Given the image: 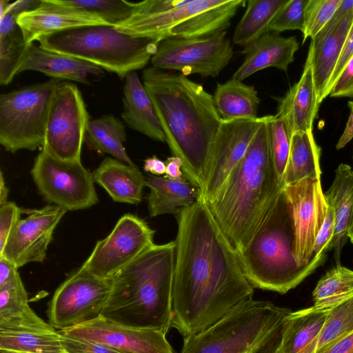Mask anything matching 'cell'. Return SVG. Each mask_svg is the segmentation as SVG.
Segmentation results:
<instances>
[{
	"mask_svg": "<svg viewBox=\"0 0 353 353\" xmlns=\"http://www.w3.org/2000/svg\"><path fill=\"white\" fill-rule=\"evenodd\" d=\"M327 311L312 306L292 312L283 323L273 353H305L316 340Z\"/></svg>",
	"mask_w": 353,
	"mask_h": 353,
	"instance_id": "cell-29",
	"label": "cell"
},
{
	"mask_svg": "<svg viewBox=\"0 0 353 353\" xmlns=\"http://www.w3.org/2000/svg\"><path fill=\"white\" fill-rule=\"evenodd\" d=\"M308 0H288L272 21L269 31L281 33L304 27L305 10Z\"/></svg>",
	"mask_w": 353,
	"mask_h": 353,
	"instance_id": "cell-41",
	"label": "cell"
},
{
	"mask_svg": "<svg viewBox=\"0 0 353 353\" xmlns=\"http://www.w3.org/2000/svg\"><path fill=\"white\" fill-rule=\"evenodd\" d=\"M60 80L32 84L0 96V143L7 152L43 147L51 101Z\"/></svg>",
	"mask_w": 353,
	"mask_h": 353,
	"instance_id": "cell-8",
	"label": "cell"
},
{
	"mask_svg": "<svg viewBox=\"0 0 353 353\" xmlns=\"http://www.w3.org/2000/svg\"><path fill=\"white\" fill-rule=\"evenodd\" d=\"M293 241L282 192L249 243L236 250L243 272L254 288L285 294L323 264L326 254L314 255L308 265L299 267L293 256Z\"/></svg>",
	"mask_w": 353,
	"mask_h": 353,
	"instance_id": "cell-5",
	"label": "cell"
},
{
	"mask_svg": "<svg viewBox=\"0 0 353 353\" xmlns=\"http://www.w3.org/2000/svg\"><path fill=\"white\" fill-rule=\"evenodd\" d=\"M165 163L166 165L165 176L174 180H181L185 177L181 171L183 162L180 158L172 156L168 157Z\"/></svg>",
	"mask_w": 353,
	"mask_h": 353,
	"instance_id": "cell-48",
	"label": "cell"
},
{
	"mask_svg": "<svg viewBox=\"0 0 353 353\" xmlns=\"http://www.w3.org/2000/svg\"><path fill=\"white\" fill-rule=\"evenodd\" d=\"M65 212L54 205L23 210L27 216L14 225L0 252V258L10 261L18 269L30 263H42L53 232Z\"/></svg>",
	"mask_w": 353,
	"mask_h": 353,
	"instance_id": "cell-16",
	"label": "cell"
},
{
	"mask_svg": "<svg viewBox=\"0 0 353 353\" xmlns=\"http://www.w3.org/2000/svg\"><path fill=\"white\" fill-rule=\"evenodd\" d=\"M291 312L251 299L205 330L184 338L180 353H261L280 335Z\"/></svg>",
	"mask_w": 353,
	"mask_h": 353,
	"instance_id": "cell-6",
	"label": "cell"
},
{
	"mask_svg": "<svg viewBox=\"0 0 353 353\" xmlns=\"http://www.w3.org/2000/svg\"><path fill=\"white\" fill-rule=\"evenodd\" d=\"M324 194L334 212L335 230L331 249L336 264H341V251L353 221V170L349 165L341 163L338 166L334 181Z\"/></svg>",
	"mask_w": 353,
	"mask_h": 353,
	"instance_id": "cell-27",
	"label": "cell"
},
{
	"mask_svg": "<svg viewBox=\"0 0 353 353\" xmlns=\"http://www.w3.org/2000/svg\"><path fill=\"white\" fill-rule=\"evenodd\" d=\"M111 289L110 279L79 268L56 290L48 309L49 323L64 330L101 316Z\"/></svg>",
	"mask_w": 353,
	"mask_h": 353,
	"instance_id": "cell-12",
	"label": "cell"
},
{
	"mask_svg": "<svg viewBox=\"0 0 353 353\" xmlns=\"http://www.w3.org/2000/svg\"><path fill=\"white\" fill-rule=\"evenodd\" d=\"M143 169L155 176H161L165 174V163L157 157L153 156L146 159L144 161Z\"/></svg>",
	"mask_w": 353,
	"mask_h": 353,
	"instance_id": "cell-52",
	"label": "cell"
},
{
	"mask_svg": "<svg viewBox=\"0 0 353 353\" xmlns=\"http://www.w3.org/2000/svg\"><path fill=\"white\" fill-rule=\"evenodd\" d=\"M268 126L273 162L279 179L283 184L284 174L290 154L291 138L283 121L276 114L268 115Z\"/></svg>",
	"mask_w": 353,
	"mask_h": 353,
	"instance_id": "cell-39",
	"label": "cell"
},
{
	"mask_svg": "<svg viewBox=\"0 0 353 353\" xmlns=\"http://www.w3.org/2000/svg\"><path fill=\"white\" fill-rule=\"evenodd\" d=\"M352 24L353 10L332 29L325 32H319L311 39L307 56L311 61L317 102L319 105L325 99L326 88Z\"/></svg>",
	"mask_w": 353,
	"mask_h": 353,
	"instance_id": "cell-22",
	"label": "cell"
},
{
	"mask_svg": "<svg viewBox=\"0 0 353 353\" xmlns=\"http://www.w3.org/2000/svg\"><path fill=\"white\" fill-rule=\"evenodd\" d=\"M288 0H249L233 34V42L244 48L269 31L274 17Z\"/></svg>",
	"mask_w": 353,
	"mask_h": 353,
	"instance_id": "cell-34",
	"label": "cell"
},
{
	"mask_svg": "<svg viewBox=\"0 0 353 353\" xmlns=\"http://www.w3.org/2000/svg\"><path fill=\"white\" fill-rule=\"evenodd\" d=\"M319 105L307 56L300 79L279 99L276 115L283 121L291 138L294 133L312 130Z\"/></svg>",
	"mask_w": 353,
	"mask_h": 353,
	"instance_id": "cell-20",
	"label": "cell"
},
{
	"mask_svg": "<svg viewBox=\"0 0 353 353\" xmlns=\"http://www.w3.org/2000/svg\"><path fill=\"white\" fill-rule=\"evenodd\" d=\"M27 70L37 71L58 80L89 83L88 78L100 77L103 70L90 63L56 53L29 44L17 74Z\"/></svg>",
	"mask_w": 353,
	"mask_h": 353,
	"instance_id": "cell-24",
	"label": "cell"
},
{
	"mask_svg": "<svg viewBox=\"0 0 353 353\" xmlns=\"http://www.w3.org/2000/svg\"><path fill=\"white\" fill-rule=\"evenodd\" d=\"M9 189L6 184L3 174L0 173V206L6 204L8 201Z\"/></svg>",
	"mask_w": 353,
	"mask_h": 353,
	"instance_id": "cell-54",
	"label": "cell"
},
{
	"mask_svg": "<svg viewBox=\"0 0 353 353\" xmlns=\"http://www.w3.org/2000/svg\"><path fill=\"white\" fill-rule=\"evenodd\" d=\"M89 121L84 100L77 85L60 83L50 105L42 150L59 160L81 161Z\"/></svg>",
	"mask_w": 353,
	"mask_h": 353,
	"instance_id": "cell-11",
	"label": "cell"
},
{
	"mask_svg": "<svg viewBox=\"0 0 353 353\" xmlns=\"http://www.w3.org/2000/svg\"><path fill=\"white\" fill-rule=\"evenodd\" d=\"M176 216L172 327L185 338L252 299L254 288L201 192Z\"/></svg>",
	"mask_w": 353,
	"mask_h": 353,
	"instance_id": "cell-1",
	"label": "cell"
},
{
	"mask_svg": "<svg viewBox=\"0 0 353 353\" xmlns=\"http://www.w3.org/2000/svg\"><path fill=\"white\" fill-rule=\"evenodd\" d=\"M353 296V270L336 264L319 279L312 292L313 307L329 310Z\"/></svg>",
	"mask_w": 353,
	"mask_h": 353,
	"instance_id": "cell-35",
	"label": "cell"
},
{
	"mask_svg": "<svg viewBox=\"0 0 353 353\" xmlns=\"http://www.w3.org/2000/svg\"><path fill=\"white\" fill-rule=\"evenodd\" d=\"M216 110L223 121L256 119L260 98L254 85L232 77L217 83L213 96Z\"/></svg>",
	"mask_w": 353,
	"mask_h": 353,
	"instance_id": "cell-30",
	"label": "cell"
},
{
	"mask_svg": "<svg viewBox=\"0 0 353 353\" xmlns=\"http://www.w3.org/2000/svg\"><path fill=\"white\" fill-rule=\"evenodd\" d=\"M23 210L14 202L0 206V252L3 249L10 232L21 219Z\"/></svg>",
	"mask_w": 353,
	"mask_h": 353,
	"instance_id": "cell-42",
	"label": "cell"
},
{
	"mask_svg": "<svg viewBox=\"0 0 353 353\" xmlns=\"http://www.w3.org/2000/svg\"><path fill=\"white\" fill-rule=\"evenodd\" d=\"M154 233L143 219L125 214L108 236L97 242L80 268L109 279L154 245Z\"/></svg>",
	"mask_w": 353,
	"mask_h": 353,
	"instance_id": "cell-13",
	"label": "cell"
},
{
	"mask_svg": "<svg viewBox=\"0 0 353 353\" xmlns=\"http://www.w3.org/2000/svg\"><path fill=\"white\" fill-rule=\"evenodd\" d=\"M18 268L6 258H0V286L4 285Z\"/></svg>",
	"mask_w": 353,
	"mask_h": 353,
	"instance_id": "cell-53",
	"label": "cell"
},
{
	"mask_svg": "<svg viewBox=\"0 0 353 353\" xmlns=\"http://www.w3.org/2000/svg\"><path fill=\"white\" fill-rule=\"evenodd\" d=\"M329 95L331 97H353V57L345 66Z\"/></svg>",
	"mask_w": 353,
	"mask_h": 353,
	"instance_id": "cell-45",
	"label": "cell"
},
{
	"mask_svg": "<svg viewBox=\"0 0 353 353\" xmlns=\"http://www.w3.org/2000/svg\"><path fill=\"white\" fill-rule=\"evenodd\" d=\"M143 83L154 104L165 142L183 162L186 179L205 189L212 146L221 119L213 96L181 73L153 67L143 70Z\"/></svg>",
	"mask_w": 353,
	"mask_h": 353,
	"instance_id": "cell-2",
	"label": "cell"
},
{
	"mask_svg": "<svg viewBox=\"0 0 353 353\" xmlns=\"http://www.w3.org/2000/svg\"><path fill=\"white\" fill-rule=\"evenodd\" d=\"M28 43L41 37L79 27L110 25L99 16L64 4L61 0H41V4L17 19Z\"/></svg>",
	"mask_w": 353,
	"mask_h": 353,
	"instance_id": "cell-19",
	"label": "cell"
},
{
	"mask_svg": "<svg viewBox=\"0 0 353 353\" xmlns=\"http://www.w3.org/2000/svg\"><path fill=\"white\" fill-rule=\"evenodd\" d=\"M263 119V117L221 121L213 141L205 186L201 193L207 201L214 198L243 159Z\"/></svg>",
	"mask_w": 353,
	"mask_h": 353,
	"instance_id": "cell-17",
	"label": "cell"
},
{
	"mask_svg": "<svg viewBox=\"0 0 353 353\" xmlns=\"http://www.w3.org/2000/svg\"><path fill=\"white\" fill-rule=\"evenodd\" d=\"M0 332H55V329L39 317L28 304V294L16 270L0 286Z\"/></svg>",
	"mask_w": 353,
	"mask_h": 353,
	"instance_id": "cell-23",
	"label": "cell"
},
{
	"mask_svg": "<svg viewBox=\"0 0 353 353\" xmlns=\"http://www.w3.org/2000/svg\"><path fill=\"white\" fill-rule=\"evenodd\" d=\"M60 339L65 353H121L104 345L74 339L61 334H60Z\"/></svg>",
	"mask_w": 353,
	"mask_h": 353,
	"instance_id": "cell-43",
	"label": "cell"
},
{
	"mask_svg": "<svg viewBox=\"0 0 353 353\" xmlns=\"http://www.w3.org/2000/svg\"><path fill=\"white\" fill-rule=\"evenodd\" d=\"M30 172L43 199L66 212L89 208L99 201L92 173L81 161L59 160L41 150Z\"/></svg>",
	"mask_w": 353,
	"mask_h": 353,
	"instance_id": "cell-9",
	"label": "cell"
},
{
	"mask_svg": "<svg viewBox=\"0 0 353 353\" xmlns=\"http://www.w3.org/2000/svg\"><path fill=\"white\" fill-rule=\"evenodd\" d=\"M299 48L296 37H284L268 31L241 51L245 59L232 77L243 81L254 73L267 68L287 72Z\"/></svg>",
	"mask_w": 353,
	"mask_h": 353,
	"instance_id": "cell-21",
	"label": "cell"
},
{
	"mask_svg": "<svg viewBox=\"0 0 353 353\" xmlns=\"http://www.w3.org/2000/svg\"><path fill=\"white\" fill-rule=\"evenodd\" d=\"M123 103L121 118L130 128L153 140L165 142L154 104L135 71L125 78Z\"/></svg>",
	"mask_w": 353,
	"mask_h": 353,
	"instance_id": "cell-25",
	"label": "cell"
},
{
	"mask_svg": "<svg viewBox=\"0 0 353 353\" xmlns=\"http://www.w3.org/2000/svg\"><path fill=\"white\" fill-rule=\"evenodd\" d=\"M353 57V24L347 34L341 54L336 63L333 74L330 78L329 83L325 90V98L330 94V92L336 83L337 79L341 74L345 66L349 60Z\"/></svg>",
	"mask_w": 353,
	"mask_h": 353,
	"instance_id": "cell-46",
	"label": "cell"
},
{
	"mask_svg": "<svg viewBox=\"0 0 353 353\" xmlns=\"http://www.w3.org/2000/svg\"><path fill=\"white\" fill-rule=\"evenodd\" d=\"M322 353H353V332L333 344Z\"/></svg>",
	"mask_w": 353,
	"mask_h": 353,
	"instance_id": "cell-51",
	"label": "cell"
},
{
	"mask_svg": "<svg viewBox=\"0 0 353 353\" xmlns=\"http://www.w3.org/2000/svg\"><path fill=\"white\" fill-rule=\"evenodd\" d=\"M342 0H308L302 31L303 44L307 38L312 39L332 17Z\"/></svg>",
	"mask_w": 353,
	"mask_h": 353,
	"instance_id": "cell-40",
	"label": "cell"
},
{
	"mask_svg": "<svg viewBox=\"0 0 353 353\" xmlns=\"http://www.w3.org/2000/svg\"><path fill=\"white\" fill-rule=\"evenodd\" d=\"M41 0H20L10 3L7 12H11L19 17L21 14L37 8ZM6 12V13H7Z\"/></svg>",
	"mask_w": 353,
	"mask_h": 353,
	"instance_id": "cell-50",
	"label": "cell"
},
{
	"mask_svg": "<svg viewBox=\"0 0 353 353\" xmlns=\"http://www.w3.org/2000/svg\"><path fill=\"white\" fill-rule=\"evenodd\" d=\"M85 141L92 149L132 166H137L127 154L125 126L112 114L103 115L90 120L86 127Z\"/></svg>",
	"mask_w": 353,
	"mask_h": 353,
	"instance_id": "cell-32",
	"label": "cell"
},
{
	"mask_svg": "<svg viewBox=\"0 0 353 353\" xmlns=\"http://www.w3.org/2000/svg\"><path fill=\"white\" fill-rule=\"evenodd\" d=\"M352 10H353V0H342L331 19L319 32H325L332 29Z\"/></svg>",
	"mask_w": 353,
	"mask_h": 353,
	"instance_id": "cell-47",
	"label": "cell"
},
{
	"mask_svg": "<svg viewBox=\"0 0 353 353\" xmlns=\"http://www.w3.org/2000/svg\"><path fill=\"white\" fill-rule=\"evenodd\" d=\"M150 192L147 196L149 214L151 216L177 214L183 208L193 204L200 191L185 176L174 180L166 176L151 175L145 179Z\"/></svg>",
	"mask_w": 353,
	"mask_h": 353,
	"instance_id": "cell-28",
	"label": "cell"
},
{
	"mask_svg": "<svg viewBox=\"0 0 353 353\" xmlns=\"http://www.w3.org/2000/svg\"><path fill=\"white\" fill-rule=\"evenodd\" d=\"M69 6L93 13L107 23L116 26L131 14L133 2L124 0H61Z\"/></svg>",
	"mask_w": 353,
	"mask_h": 353,
	"instance_id": "cell-38",
	"label": "cell"
},
{
	"mask_svg": "<svg viewBox=\"0 0 353 353\" xmlns=\"http://www.w3.org/2000/svg\"><path fill=\"white\" fill-rule=\"evenodd\" d=\"M347 105L350 109V113L343 133L336 145L337 150L345 147L353 138V101H348Z\"/></svg>",
	"mask_w": 353,
	"mask_h": 353,
	"instance_id": "cell-49",
	"label": "cell"
},
{
	"mask_svg": "<svg viewBox=\"0 0 353 353\" xmlns=\"http://www.w3.org/2000/svg\"><path fill=\"white\" fill-rule=\"evenodd\" d=\"M59 332L104 345L121 353H174L166 334L123 325L102 316Z\"/></svg>",
	"mask_w": 353,
	"mask_h": 353,
	"instance_id": "cell-18",
	"label": "cell"
},
{
	"mask_svg": "<svg viewBox=\"0 0 353 353\" xmlns=\"http://www.w3.org/2000/svg\"><path fill=\"white\" fill-rule=\"evenodd\" d=\"M293 233V256L299 267L309 264L314 256L315 239L328 208L321 178H305L283 190Z\"/></svg>",
	"mask_w": 353,
	"mask_h": 353,
	"instance_id": "cell-14",
	"label": "cell"
},
{
	"mask_svg": "<svg viewBox=\"0 0 353 353\" xmlns=\"http://www.w3.org/2000/svg\"><path fill=\"white\" fill-rule=\"evenodd\" d=\"M226 31L199 38L169 37L158 42L152 67L179 71L188 76L216 77L228 65L234 52Z\"/></svg>",
	"mask_w": 353,
	"mask_h": 353,
	"instance_id": "cell-10",
	"label": "cell"
},
{
	"mask_svg": "<svg viewBox=\"0 0 353 353\" xmlns=\"http://www.w3.org/2000/svg\"><path fill=\"white\" fill-rule=\"evenodd\" d=\"M1 353H65L59 332H0Z\"/></svg>",
	"mask_w": 353,
	"mask_h": 353,
	"instance_id": "cell-36",
	"label": "cell"
},
{
	"mask_svg": "<svg viewBox=\"0 0 353 353\" xmlns=\"http://www.w3.org/2000/svg\"><path fill=\"white\" fill-rule=\"evenodd\" d=\"M268 119L263 117L243 159L207 201L236 250L249 243L284 187L272 157Z\"/></svg>",
	"mask_w": 353,
	"mask_h": 353,
	"instance_id": "cell-3",
	"label": "cell"
},
{
	"mask_svg": "<svg viewBox=\"0 0 353 353\" xmlns=\"http://www.w3.org/2000/svg\"><path fill=\"white\" fill-rule=\"evenodd\" d=\"M174 241L154 244L110 279L102 317L166 334L172 327Z\"/></svg>",
	"mask_w": 353,
	"mask_h": 353,
	"instance_id": "cell-4",
	"label": "cell"
},
{
	"mask_svg": "<svg viewBox=\"0 0 353 353\" xmlns=\"http://www.w3.org/2000/svg\"><path fill=\"white\" fill-rule=\"evenodd\" d=\"M222 0H145L134 3L130 16L114 26L124 34L160 41L195 14Z\"/></svg>",
	"mask_w": 353,
	"mask_h": 353,
	"instance_id": "cell-15",
	"label": "cell"
},
{
	"mask_svg": "<svg viewBox=\"0 0 353 353\" xmlns=\"http://www.w3.org/2000/svg\"><path fill=\"white\" fill-rule=\"evenodd\" d=\"M353 332V296L329 310L315 342L305 353H322Z\"/></svg>",
	"mask_w": 353,
	"mask_h": 353,
	"instance_id": "cell-37",
	"label": "cell"
},
{
	"mask_svg": "<svg viewBox=\"0 0 353 353\" xmlns=\"http://www.w3.org/2000/svg\"><path fill=\"white\" fill-rule=\"evenodd\" d=\"M321 148L312 130L296 132L290 140V149L284 177V186L305 178H321Z\"/></svg>",
	"mask_w": 353,
	"mask_h": 353,
	"instance_id": "cell-31",
	"label": "cell"
},
{
	"mask_svg": "<svg viewBox=\"0 0 353 353\" xmlns=\"http://www.w3.org/2000/svg\"><path fill=\"white\" fill-rule=\"evenodd\" d=\"M13 12L0 19V83L7 85L17 74L29 43L26 41Z\"/></svg>",
	"mask_w": 353,
	"mask_h": 353,
	"instance_id": "cell-33",
	"label": "cell"
},
{
	"mask_svg": "<svg viewBox=\"0 0 353 353\" xmlns=\"http://www.w3.org/2000/svg\"><path fill=\"white\" fill-rule=\"evenodd\" d=\"M10 3L8 1L1 0L0 1V19L3 17L9 8Z\"/></svg>",
	"mask_w": 353,
	"mask_h": 353,
	"instance_id": "cell-55",
	"label": "cell"
},
{
	"mask_svg": "<svg viewBox=\"0 0 353 353\" xmlns=\"http://www.w3.org/2000/svg\"><path fill=\"white\" fill-rule=\"evenodd\" d=\"M39 46L48 51L74 57L124 79L144 68L156 52L158 42L118 31L114 26L79 27L41 37Z\"/></svg>",
	"mask_w": 353,
	"mask_h": 353,
	"instance_id": "cell-7",
	"label": "cell"
},
{
	"mask_svg": "<svg viewBox=\"0 0 353 353\" xmlns=\"http://www.w3.org/2000/svg\"><path fill=\"white\" fill-rule=\"evenodd\" d=\"M348 238L350 239L352 243H353V221L348 231Z\"/></svg>",
	"mask_w": 353,
	"mask_h": 353,
	"instance_id": "cell-56",
	"label": "cell"
},
{
	"mask_svg": "<svg viewBox=\"0 0 353 353\" xmlns=\"http://www.w3.org/2000/svg\"><path fill=\"white\" fill-rule=\"evenodd\" d=\"M94 183L101 186L115 202L139 204L145 179L137 166L107 157L92 172Z\"/></svg>",
	"mask_w": 353,
	"mask_h": 353,
	"instance_id": "cell-26",
	"label": "cell"
},
{
	"mask_svg": "<svg viewBox=\"0 0 353 353\" xmlns=\"http://www.w3.org/2000/svg\"><path fill=\"white\" fill-rule=\"evenodd\" d=\"M335 230V216L333 209L328 205L327 214L323 225L315 239L314 255L326 254L331 250V244Z\"/></svg>",
	"mask_w": 353,
	"mask_h": 353,
	"instance_id": "cell-44",
	"label": "cell"
}]
</instances>
